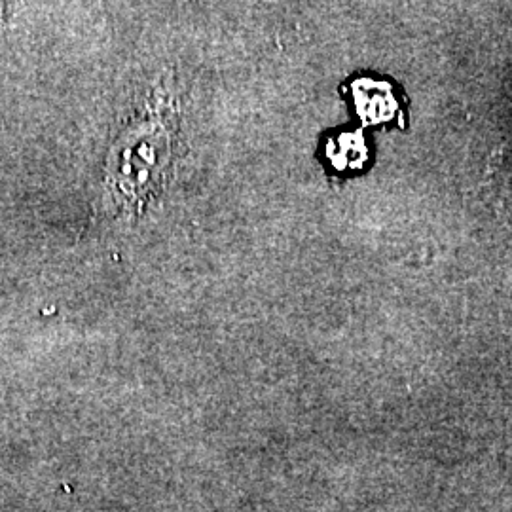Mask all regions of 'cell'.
I'll list each match as a JSON object with an SVG mask.
<instances>
[{
  "mask_svg": "<svg viewBox=\"0 0 512 512\" xmlns=\"http://www.w3.org/2000/svg\"><path fill=\"white\" fill-rule=\"evenodd\" d=\"M330 162L340 169H359L366 162L365 139L361 133H342L329 143Z\"/></svg>",
  "mask_w": 512,
  "mask_h": 512,
  "instance_id": "obj_3",
  "label": "cell"
},
{
  "mask_svg": "<svg viewBox=\"0 0 512 512\" xmlns=\"http://www.w3.org/2000/svg\"><path fill=\"white\" fill-rule=\"evenodd\" d=\"M353 95H355L359 116L365 120L366 124L385 122L397 110V101L385 82L359 80L353 84Z\"/></svg>",
  "mask_w": 512,
  "mask_h": 512,
  "instance_id": "obj_2",
  "label": "cell"
},
{
  "mask_svg": "<svg viewBox=\"0 0 512 512\" xmlns=\"http://www.w3.org/2000/svg\"><path fill=\"white\" fill-rule=\"evenodd\" d=\"M181 135L177 101L154 88L112 141L103 169V203L137 219L160 202L173 177Z\"/></svg>",
  "mask_w": 512,
  "mask_h": 512,
  "instance_id": "obj_1",
  "label": "cell"
}]
</instances>
